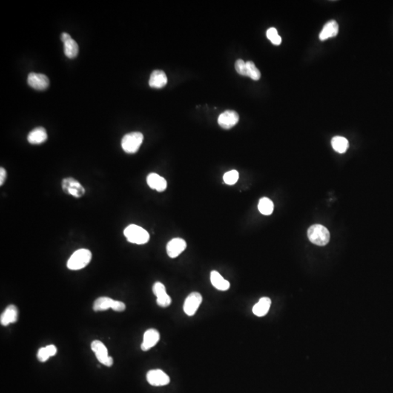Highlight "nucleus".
<instances>
[{
	"instance_id": "f257e3e1",
	"label": "nucleus",
	"mask_w": 393,
	"mask_h": 393,
	"mask_svg": "<svg viewBox=\"0 0 393 393\" xmlns=\"http://www.w3.org/2000/svg\"><path fill=\"white\" fill-rule=\"evenodd\" d=\"M124 236L131 243L144 245L150 240V234L147 230L136 225L127 226L124 230Z\"/></svg>"
},
{
	"instance_id": "f03ea898",
	"label": "nucleus",
	"mask_w": 393,
	"mask_h": 393,
	"mask_svg": "<svg viewBox=\"0 0 393 393\" xmlns=\"http://www.w3.org/2000/svg\"><path fill=\"white\" fill-rule=\"evenodd\" d=\"M308 236L312 243L319 246L327 245L331 237L328 229L321 225H312L308 229Z\"/></svg>"
},
{
	"instance_id": "7ed1b4c3",
	"label": "nucleus",
	"mask_w": 393,
	"mask_h": 393,
	"mask_svg": "<svg viewBox=\"0 0 393 393\" xmlns=\"http://www.w3.org/2000/svg\"><path fill=\"white\" fill-rule=\"evenodd\" d=\"M92 259V253L85 248L78 250L71 256L67 262V267L71 270H79L84 268Z\"/></svg>"
},
{
	"instance_id": "20e7f679",
	"label": "nucleus",
	"mask_w": 393,
	"mask_h": 393,
	"mask_svg": "<svg viewBox=\"0 0 393 393\" xmlns=\"http://www.w3.org/2000/svg\"><path fill=\"white\" fill-rule=\"evenodd\" d=\"M144 141V136L140 132H132L124 136L122 139V148L127 154H134L139 151Z\"/></svg>"
},
{
	"instance_id": "39448f33",
	"label": "nucleus",
	"mask_w": 393,
	"mask_h": 393,
	"mask_svg": "<svg viewBox=\"0 0 393 393\" xmlns=\"http://www.w3.org/2000/svg\"><path fill=\"white\" fill-rule=\"evenodd\" d=\"M61 187L66 194L70 195L74 197L80 198L85 194V189L74 178L69 177L63 179Z\"/></svg>"
},
{
	"instance_id": "423d86ee",
	"label": "nucleus",
	"mask_w": 393,
	"mask_h": 393,
	"mask_svg": "<svg viewBox=\"0 0 393 393\" xmlns=\"http://www.w3.org/2000/svg\"><path fill=\"white\" fill-rule=\"evenodd\" d=\"M91 349L96 354V358L100 363L108 367L113 365V357L109 356L107 347L101 341H93L91 343Z\"/></svg>"
},
{
	"instance_id": "0eeeda50",
	"label": "nucleus",
	"mask_w": 393,
	"mask_h": 393,
	"mask_svg": "<svg viewBox=\"0 0 393 393\" xmlns=\"http://www.w3.org/2000/svg\"><path fill=\"white\" fill-rule=\"evenodd\" d=\"M202 302V295L193 292L189 295L184 304V312L188 316H193L197 311Z\"/></svg>"
},
{
	"instance_id": "6e6552de",
	"label": "nucleus",
	"mask_w": 393,
	"mask_h": 393,
	"mask_svg": "<svg viewBox=\"0 0 393 393\" xmlns=\"http://www.w3.org/2000/svg\"><path fill=\"white\" fill-rule=\"evenodd\" d=\"M153 293L157 296V304L161 308H168L171 304V298L166 293L165 285L160 282H155Z\"/></svg>"
},
{
	"instance_id": "1a4fd4ad",
	"label": "nucleus",
	"mask_w": 393,
	"mask_h": 393,
	"mask_svg": "<svg viewBox=\"0 0 393 393\" xmlns=\"http://www.w3.org/2000/svg\"><path fill=\"white\" fill-rule=\"evenodd\" d=\"M147 382L155 387L165 386L168 385L170 378L162 370L155 369L149 371L147 374Z\"/></svg>"
},
{
	"instance_id": "9d476101",
	"label": "nucleus",
	"mask_w": 393,
	"mask_h": 393,
	"mask_svg": "<svg viewBox=\"0 0 393 393\" xmlns=\"http://www.w3.org/2000/svg\"><path fill=\"white\" fill-rule=\"evenodd\" d=\"M27 81L29 86L37 90H46L50 84V81L46 75L35 72L29 74Z\"/></svg>"
},
{
	"instance_id": "9b49d317",
	"label": "nucleus",
	"mask_w": 393,
	"mask_h": 393,
	"mask_svg": "<svg viewBox=\"0 0 393 393\" xmlns=\"http://www.w3.org/2000/svg\"><path fill=\"white\" fill-rule=\"evenodd\" d=\"M239 121V115L233 110H227L219 115L218 123L222 128L230 129L237 125Z\"/></svg>"
},
{
	"instance_id": "f8f14e48",
	"label": "nucleus",
	"mask_w": 393,
	"mask_h": 393,
	"mask_svg": "<svg viewBox=\"0 0 393 393\" xmlns=\"http://www.w3.org/2000/svg\"><path fill=\"white\" fill-rule=\"evenodd\" d=\"M61 41L64 42V53L69 58H74L79 53V46L75 39H72L69 34L64 33L61 35Z\"/></svg>"
},
{
	"instance_id": "ddd939ff",
	"label": "nucleus",
	"mask_w": 393,
	"mask_h": 393,
	"mask_svg": "<svg viewBox=\"0 0 393 393\" xmlns=\"http://www.w3.org/2000/svg\"><path fill=\"white\" fill-rule=\"evenodd\" d=\"M187 248V242L182 238H173L167 244L166 251L172 259L178 257Z\"/></svg>"
},
{
	"instance_id": "4468645a",
	"label": "nucleus",
	"mask_w": 393,
	"mask_h": 393,
	"mask_svg": "<svg viewBox=\"0 0 393 393\" xmlns=\"http://www.w3.org/2000/svg\"><path fill=\"white\" fill-rule=\"evenodd\" d=\"M160 339L159 333L156 329H149L144 333V340L141 345L143 351H150L155 347Z\"/></svg>"
},
{
	"instance_id": "2eb2a0df",
	"label": "nucleus",
	"mask_w": 393,
	"mask_h": 393,
	"mask_svg": "<svg viewBox=\"0 0 393 393\" xmlns=\"http://www.w3.org/2000/svg\"><path fill=\"white\" fill-rule=\"evenodd\" d=\"M147 182L149 187L159 193L165 191L168 187L167 181L157 173H151L147 176Z\"/></svg>"
},
{
	"instance_id": "dca6fc26",
	"label": "nucleus",
	"mask_w": 393,
	"mask_h": 393,
	"mask_svg": "<svg viewBox=\"0 0 393 393\" xmlns=\"http://www.w3.org/2000/svg\"><path fill=\"white\" fill-rule=\"evenodd\" d=\"M168 83V78L162 70H155L150 76L149 84L153 88L159 89L165 87Z\"/></svg>"
},
{
	"instance_id": "f3484780",
	"label": "nucleus",
	"mask_w": 393,
	"mask_h": 393,
	"mask_svg": "<svg viewBox=\"0 0 393 393\" xmlns=\"http://www.w3.org/2000/svg\"><path fill=\"white\" fill-rule=\"evenodd\" d=\"M338 33H339V25H338L337 21L331 20L325 24L320 35H319V38L320 40L325 41L329 38L337 36Z\"/></svg>"
},
{
	"instance_id": "a211bd4d",
	"label": "nucleus",
	"mask_w": 393,
	"mask_h": 393,
	"mask_svg": "<svg viewBox=\"0 0 393 393\" xmlns=\"http://www.w3.org/2000/svg\"><path fill=\"white\" fill-rule=\"evenodd\" d=\"M18 319V310L15 305H9L0 317V323L4 326L14 323Z\"/></svg>"
},
{
	"instance_id": "6ab92c4d",
	"label": "nucleus",
	"mask_w": 393,
	"mask_h": 393,
	"mask_svg": "<svg viewBox=\"0 0 393 393\" xmlns=\"http://www.w3.org/2000/svg\"><path fill=\"white\" fill-rule=\"evenodd\" d=\"M47 133L42 127H37L29 133L27 140L31 144H40L47 140Z\"/></svg>"
},
{
	"instance_id": "aec40b11",
	"label": "nucleus",
	"mask_w": 393,
	"mask_h": 393,
	"mask_svg": "<svg viewBox=\"0 0 393 393\" xmlns=\"http://www.w3.org/2000/svg\"><path fill=\"white\" fill-rule=\"evenodd\" d=\"M271 299L268 297H262L259 302L253 306V313L258 317H263L266 315L271 306Z\"/></svg>"
},
{
	"instance_id": "412c9836",
	"label": "nucleus",
	"mask_w": 393,
	"mask_h": 393,
	"mask_svg": "<svg viewBox=\"0 0 393 393\" xmlns=\"http://www.w3.org/2000/svg\"><path fill=\"white\" fill-rule=\"evenodd\" d=\"M211 282L213 286L219 291H225L230 288V283L228 280H225L220 273L217 271H212L211 273Z\"/></svg>"
},
{
	"instance_id": "4be33fe9",
	"label": "nucleus",
	"mask_w": 393,
	"mask_h": 393,
	"mask_svg": "<svg viewBox=\"0 0 393 393\" xmlns=\"http://www.w3.org/2000/svg\"><path fill=\"white\" fill-rule=\"evenodd\" d=\"M115 302L114 299L106 296L98 298L93 304V310L95 312H101L106 311L110 308L113 309Z\"/></svg>"
},
{
	"instance_id": "5701e85b",
	"label": "nucleus",
	"mask_w": 393,
	"mask_h": 393,
	"mask_svg": "<svg viewBox=\"0 0 393 393\" xmlns=\"http://www.w3.org/2000/svg\"><path fill=\"white\" fill-rule=\"evenodd\" d=\"M331 145L336 152L340 154H343L348 150V147H349V142H348V139H345V137L335 136L331 140Z\"/></svg>"
},
{
	"instance_id": "b1692460",
	"label": "nucleus",
	"mask_w": 393,
	"mask_h": 393,
	"mask_svg": "<svg viewBox=\"0 0 393 393\" xmlns=\"http://www.w3.org/2000/svg\"><path fill=\"white\" fill-rule=\"evenodd\" d=\"M56 353L57 348L55 345H47L45 348H42L39 350L38 353V358L40 362H45L50 357L56 355Z\"/></svg>"
},
{
	"instance_id": "393cba45",
	"label": "nucleus",
	"mask_w": 393,
	"mask_h": 393,
	"mask_svg": "<svg viewBox=\"0 0 393 393\" xmlns=\"http://www.w3.org/2000/svg\"><path fill=\"white\" fill-rule=\"evenodd\" d=\"M258 208L262 214L269 216V215H271L274 211V204H273V201L269 198L263 197L259 200Z\"/></svg>"
},
{
	"instance_id": "a878e982",
	"label": "nucleus",
	"mask_w": 393,
	"mask_h": 393,
	"mask_svg": "<svg viewBox=\"0 0 393 393\" xmlns=\"http://www.w3.org/2000/svg\"><path fill=\"white\" fill-rule=\"evenodd\" d=\"M247 68H248V77L251 78L253 80H259L261 78L260 71L258 70L257 67L255 65L252 61H247Z\"/></svg>"
},
{
	"instance_id": "bb28decb",
	"label": "nucleus",
	"mask_w": 393,
	"mask_h": 393,
	"mask_svg": "<svg viewBox=\"0 0 393 393\" xmlns=\"http://www.w3.org/2000/svg\"><path fill=\"white\" fill-rule=\"evenodd\" d=\"M224 182L228 185H234L239 179V173L236 170H230L224 175Z\"/></svg>"
},
{
	"instance_id": "cd10ccee",
	"label": "nucleus",
	"mask_w": 393,
	"mask_h": 393,
	"mask_svg": "<svg viewBox=\"0 0 393 393\" xmlns=\"http://www.w3.org/2000/svg\"><path fill=\"white\" fill-rule=\"evenodd\" d=\"M267 37L271 42L275 45H280L282 39L280 35L277 33V29L275 28H270L267 31Z\"/></svg>"
},
{
	"instance_id": "c85d7f7f",
	"label": "nucleus",
	"mask_w": 393,
	"mask_h": 393,
	"mask_svg": "<svg viewBox=\"0 0 393 393\" xmlns=\"http://www.w3.org/2000/svg\"><path fill=\"white\" fill-rule=\"evenodd\" d=\"M236 70L237 71V73L239 74L242 76L248 77V68H247L246 62L242 59L237 60L236 61Z\"/></svg>"
},
{
	"instance_id": "c756f323",
	"label": "nucleus",
	"mask_w": 393,
	"mask_h": 393,
	"mask_svg": "<svg viewBox=\"0 0 393 393\" xmlns=\"http://www.w3.org/2000/svg\"><path fill=\"white\" fill-rule=\"evenodd\" d=\"M125 308H126V306H125V305L123 303V302L115 300V305H114V308L113 309L114 311L123 312L124 310H125Z\"/></svg>"
},
{
	"instance_id": "7c9ffc66",
	"label": "nucleus",
	"mask_w": 393,
	"mask_h": 393,
	"mask_svg": "<svg viewBox=\"0 0 393 393\" xmlns=\"http://www.w3.org/2000/svg\"><path fill=\"white\" fill-rule=\"evenodd\" d=\"M6 177H7V172H6L5 169L0 168V186H2L4 184Z\"/></svg>"
}]
</instances>
